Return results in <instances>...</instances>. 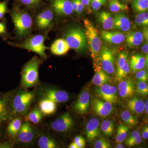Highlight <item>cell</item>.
<instances>
[{
  "label": "cell",
  "instance_id": "25",
  "mask_svg": "<svg viewBox=\"0 0 148 148\" xmlns=\"http://www.w3.org/2000/svg\"><path fill=\"white\" fill-rule=\"evenodd\" d=\"M107 73L100 66H96L95 75L92 79L93 84L97 86H100L109 82L110 80V79Z\"/></svg>",
  "mask_w": 148,
  "mask_h": 148
},
{
  "label": "cell",
  "instance_id": "13",
  "mask_svg": "<svg viewBox=\"0 0 148 148\" xmlns=\"http://www.w3.org/2000/svg\"><path fill=\"white\" fill-rule=\"evenodd\" d=\"M85 133L88 140L93 141L101 134L100 121L96 118H92L88 122L86 125Z\"/></svg>",
  "mask_w": 148,
  "mask_h": 148
},
{
  "label": "cell",
  "instance_id": "41",
  "mask_svg": "<svg viewBox=\"0 0 148 148\" xmlns=\"http://www.w3.org/2000/svg\"><path fill=\"white\" fill-rule=\"evenodd\" d=\"M128 53L126 51H122L119 53L118 58L117 69H121L127 62Z\"/></svg>",
  "mask_w": 148,
  "mask_h": 148
},
{
  "label": "cell",
  "instance_id": "49",
  "mask_svg": "<svg viewBox=\"0 0 148 148\" xmlns=\"http://www.w3.org/2000/svg\"><path fill=\"white\" fill-rule=\"evenodd\" d=\"M7 34L6 27L4 21H0V36H3Z\"/></svg>",
  "mask_w": 148,
  "mask_h": 148
},
{
  "label": "cell",
  "instance_id": "59",
  "mask_svg": "<svg viewBox=\"0 0 148 148\" xmlns=\"http://www.w3.org/2000/svg\"><path fill=\"white\" fill-rule=\"evenodd\" d=\"M118 145L116 146V148H124L125 147L123 145L120 144H118Z\"/></svg>",
  "mask_w": 148,
  "mask_h": 148
},
{
  "label": "cell",
  "instance_id": "7",
  "mask_svg": "<svg viewBox=\"0 0 148 148\" xmlns=\"http://www.w3.org/2000/svg\"><path fill=\"white\" fill-rule=\"evenodd\" d=\"M98 86L95 89V93L98 97L112 104L117 102V90L115 86L107 83Z\"/></svg>",
  "mask_w": 148,
  "mask_h": 148
},
{
  "label": "cell",
  "instance_id": "6",
  "mask_svg": "<svg viewBox=\"0 0 148 148\" xmlns=\"http://www.w3.org/2000/svg\"><path fill=\"white\" fill-rule=\"evenodd\" d=\"M98 58L103 71L109 74L114 73V57L111 49L106 46L101 48Z\"/></svg>",
  "mask_w": 148,
  "mask_h": 148
},
{
  "label": "cell",
  "instance_id": "43",
  "mask_svg": "<svg viewBox=\"0 0 148 148\" xmlns=\"http://www.w3.org/2000/svg\"><path fill=\"white\" fill-rule=\"evenodd\" d=\"M106 0H91L90 6L93 10H98L106 4Z\"/></svg>",
  "mask_w": 148,
  "mask_h": 148
},
{
  "label": "cell",
  "instance_id": "11",
  "mask_svg": "<svg viewBox=\"0 0 148 148\" xmlns=\"http://www.w3.org/2000/svg\"><path fill=\"white\" fill-rule=\"evenodd\" d=\"M42 98H47L56 103H65L69 101V95L65 90L53 88H45L41 92Z\"/></svg>",
  "mask_w": 148,
  "mask_h": 148
},
{
  "label": "cell",
  "instance_id": "18",
  "mask_svg": "<svg viewBox=\"0 0 148 148\" xmlns=\"http://www.w3.org/2000/svg\"><path fill=\"white\" fill-rule=\"evenodd\" d=\"M101 36L106 42L112 44H120L125 40V36L120 32L103 31Z\"/></svg>",
  "mask_w": 148,
  "mask_h": 148
},
{
  "label": "cell",
  "instance_id": "27",
  "mask_svg": "<svg viewBox=\"0 0 148 148\" xmlns=\"http://www.w3.org/2000/svg\"><path fill=\"white\" fill-rule=\"evenodd\" d=\"M98 19L105 30L113 29L114 18L110 12L106 11L101 12L98 14Z\"/></svg>",
  "mask_w": 148,
  "mask_h": 148
},
{
  "label": "cell",
  "instance_id": "20",
  "mask_svg": "<svg viewBox=\"0 0 148 148\" xmlns=\"http://www.w3.org/2000/svg\"><path fill=\"white\" fill-rule=\"evenodd\" d=\"M126 45L130 48L140 45L144 40V37L142 32H129L125 36Z\"/></svg>",
  "mask_w": 148,
  "mask_h": 148
},
{
  "label": "cell",
  "instance_id": "2",
  "mask_svg": "<svg viewBox=\"0 0 148 148\" xmlns=\"http://www.w3.org/2000/svg\"><path fill=\"white\" fill-rule=\"evenodd\" d=\"M64 39L69 47L77 52L84 51L87 47L85 30L79 27H73L69 29L65 34Z\"/></svg>",
  "mask_w": 148,
  "mask_h": 148
},
{
  "label": "cell",
  "instance_id": "51",
  "mask_svg": "<svg viewBox=\"0 0 148 148\" xmlns=\"http://www.w3.org/2000/svg\"><path fill=\"white\" fill-rule=\"evenodd\" d=\"M12 147V144L9 141H1L0 142V148H10Z\"/></svg>",
  "mask_w": 148,
  "mask_h": 148
},
{
  "label": "cell",
  "instance_id": "54",
  "mask_svg": "<svg viewBox=\"0 0 148 148\" xmlns=\"http://www.w3.org/2000/svg\"><path fill=\"white\" fill-rule=\"evenodd\" d=\"M143 37L148 42V29L147 27H144L143 33Z\"/></svg>",
  "mask_w": 148,
  "mask_h": 148
},
{
  "label": "cell",
  "instance_id": "14",
  "mask_svg": "<svg viewBox=\"0 0 148 148\" xmlns=\"http://www.w3.org/2000/svg\"><path fill=\"white\" fill-rule=\"evenodd\" d=\"M16 136L18 142L23 144H29L34 140L35 134L32 126L27 122L22 123Z\"/></svg>",
  "mask_w": 148,
  "mask_h": 148
},
{
  "label": "cell",
  "instance_id": "48",
  "mask_svg": "<svg viewBox=\"0 0 148 148\" xmlns=\"http://www.w3.org/2000/svg\"><path fill=\"white\" fill-rule=\"evenodd\" d=\"M142 138L140 135H138V137H137L134 140H132V142H130V143L127 145V146L128 147H133L138 145H140L142 143Z\"/></svg>",
  "mask_w": 148,
  "mask_h": 148
},
{
  "label": "cell",
  "instance_id": "53",
  "mask_svg": "<svg viewBox=\"0 0 148 148\" xmlns=\"http://www.w3.org/2000/svg\"><path fill=\"white\" fill-rule=\"evenodd\" d=\"M142 136L143 138L146 140L148 139V127L147 125H145L143 128L142 132Z\"/></svg>",
  "mask_w": 148,
  "mask_h": 148
},
{
  "label": "cell",
  "instance_id": "57",
  "mask_svg": "<svg viewBox=\"0 0 148 148\" xmlns=\"http://www.w3.org/2000/svg\"><path fill=\"white\" fill-rule=\"evenodd\" d=\"M145 111L146 114H148V100H146L145 103Z\"/></svg>",
  "mask_w": 148,
  "mask_h": 148
},
{
  "label": "cell",
  "instance_id": "44",
  "mask_svg": "<svg viewBox=\"0 0 148 148\" xmlns=\"http://www.w3.org/2000/svg\"><path fill=\"white\" fill-rule=\"evenodd\" d=\"M73 142L75 143L78 148H84L85 146V140L82 136H77L75 137Z\"/></svg>",
  "mask_w": 148,
  "mask_h": 148
},
{
  "label": "cell",
  "instance_id": "3",
  "mask_svg": "<svg viewBox=\"0 0 148 148\" xmlns=\"http://www.w3.org/2000/svg\"><path fill=\"white\" fill-rule=\"evenodd\" d=\"M84 23L88 47L92 58L96 59L98 58L101 48V41L98 36V30L88 18L84 20Z\"/></svg>",
  "mask_w": 148,
  "mask_h": 148
},
{
  "label": "cell",
  "instance_id": "10",
  "mask_svg": "<svg viewBox=\"0 0 148 148\" xmlns=\"http://www.w3.org/2000/svg\"><path fill=\"white\" fill-rule=\"evenodd\" d=\"M10 93L2 94L0 96V126L11 119L12 112L11 110L10 102Z\"/></svg>",
  "mask_w": 148,
  "mask_h": 148
},
{
  "label": "cell",
  "instance_id": "55",
  "mask_svg": "<svg viewBox=\"0 0 148 148\" xmlns=\"http://www.w3.org/2000/svg\"><path fill=\"white\" fill-rule=\"evenodd\" d=\"M77 1L78 0H72V1H71L72 7H73V10L76 12H77Z\"/></svg>",
  "mask_w": 148,
  "mask_h": 148
},
{
  "label": "cell",
  "instance_id": "46",
  "mask_svg": "<svg viewBox=\"0 0 148 148\" xmlns=\"http://www.w3.org/2000/svg\"><path fill=\"white\" fill-rule=\"evenodd\" d=\"M139 135H140V133L138 130H135L132 131L128 136V138L127 139L126 138V140H125V144L126 146H127L128 144H129L130 142H132V140L137 138Z\"/></svg>",
  "mask_w": 148,
  "mask_h": 148
},
{
  "label": "cell",
  "instance_id": "35",
  "mask_svg": "<svg viewBox=\"0 0 148 148\" xmlns=\"http://www.w3.org/2000/svg\"><path fill=\"white\" fill-rule=\"evenodd\" d=\"M42 119V114L39 109L36 108L30 112L26 117L27 121L31 122L32 123L37 124L40 122Z\"/></svg>",
  "mask_w": 148,
  "mask_h": 148
},
{
  "label": "cell",
  "instance_id": "50",
  "mask_svg": "<svg viewBox=\"0 0 148 148\" xmlns=\"http://www.w3.org/2000/svg\"><path fill=\"white\" fill-rule=\"evenodd\" d=\"M81 1L84 6V8H85L86 10L88 12H91L90 8L91 0H81Z\"/></svg>",
  "mask_w": 148,
  "mask_h": 148
},
{
  "label": "cell",
  "instance_id": "38",
  "mask_svg": "<svg viewBox=\"0 0 148 148\" xmlns=\"http://www.w3.org/2000/svg\"><path fill=\"white\" fill-rule=\"evenodd\" d=\"M33 100H29L20 104L12 112V113H14L16 115L23 114L25 113L29 109V106L31 105Z\"/></svg>",
  "mask_w": 148,
  "mask_h": 148
},
{
  "label": "cell",
  "instance_id": "19",
  "mask_svg": "<svg viewBox=\"0 0 148 148\" xmlns=\"http://www.w3.org/2000/svg\"><path fill=\"white\" fill-rule=\"evenodd\" d=\"M34 97V93L27 91H23L16 94L14 98L10 99V105L11 112L20 104L29 100H33Z\"/></svg>",
  "mask_w": 148,
  "mask_h": 148
},
{
  "label": "cell",
  "instance_id": "26",
  "mask_svg": "<svg viewBox=\"0 0 148 148\" xmlns=\"http://www.w3.org/2000/svg\"><path fill=\"white\" fill-rule=\"evenodd\" d=\"M130 69L132 72H136L145 68V58L141 54H137L132 56L129 63Z\"/></svg>",
  "mask_w": 148,
  "mask_h": 148
},
{
  "label": "cell",
  "instance_id": "15",
  "mask_svg": "<svg viewBox=\"0 0 148 148\" xmlns=\"http://www.w3.org/2000/svg\"><path fill=\"white\" fill-rule=\"evenodd\" d=\"M52 5L55 12L59 15H69L73 11L70 0H53Z\"/></svg>",
  "mask_w": 148,
  "mask_h": 148
},
{
  "label": "cell",
  "instance_id": "36",
  "mask_svg": "<svg viewBox=\"0 0 148 148\" xmlns=\"http://www.w3.org/2000/svg\"><path fill=\"white\" fill-rule=\"evenodd\" d=\"M135 22L137 25L142 27H147L148 13L147 12L139 13L135 16Z\"/></svg>",
  "mask_w": 148,
  "mask_h": 148
},
{
  "label": "cell",
  "instance_id": "16",
  "mask_svg": "<svg viewBox=\"0 0 148 148\" xmlns=\"http://www.w3.org/2000/svg\"><path fill=\"white\" fill-rule=\"evenodd\" d=\"M135 90L134 82L130 79L122 80L118 86L119 94L123 98H132Z\"/></svg>",
  "mask_w": 148,
  "mask_h": 148
},
{
  "label": "cell",
  "instance_id": "52",
  "mask_svg": "<svg viewBox=\"0 0 148 148\" xmlns=\"http://www.w3.org/2000/svg\"><path fill=\"white\" fill-rule=\"evenodd\" d=\"M84 6L83 5L81 1V0H78L77 5V13L81 14L83 11Z\"/></svg>",
  "mask_w": 148,
  "mask_h": 148
},
{
  "label": "cell",
  "instance_id": "40",
  "mask_svg": "<svg viewBox=\"0 0 148 148\" xmlns=\"http://www.w3.org/2000/svg\"><path fill=\"white\" fill-rule=\"evenodd\" d=\"M95 148H110L112 147L110 143L105 138H100L96 140L94 144Z\"/></svg>",
  "mask_w": 148,
  "mask_h": 148
},
{
  "label": "cell",
  "instance_id": "8",
  "mask_svg": "<svg viewBox=\"0 0 148 148\" xmlns=\"http://www.w3.org/2000/svg\"><path fill=\"white\" fill-rule=\"evenodd\" d=\"M74 121L69 112L65 113L51 124V127L57 132H68L73 128Z\"/></svg>",
  "mask_w": 148,
  "mask_h": 148
},
{
  "label": "cell",
  "instance_id": "32",
  "mask_svg": "<svg viewBox=\"0 0 148 148\" xmlns=\"http://www.w3.org/2000/svg\"><path fill=\"white\" fill-rule=\"evenodd\" d=\"M38 145L40 148H55L57 147L53 139L45 135L40 137L38 141Z\"/></svg>",
  "mask_w": 148,
  "mask_h": 148
},
{
  "label": "cell",
  "instance_id": "62",
  "mask_svg": "<svg viewBox=\"0 0 148 148\" xmlns=\"http://www.w3.org/2000/svg\"><path fill=\"white\" fill-rule=\"evenodd\" d=\"M2 95V94H1V92H0V96H1Z\"/></svg>",
  "mask_w": 148,
  "mask_h": 148
},
{
  "label": "cell",
  "instance_id": "31",
  "mask_svg": "<svg viewBox=\"0 0 148 148\" xmlns=\"http://www.w3.org/2000/svg\"><path fill=\"white\" fill-rule=\"evenodd\" d=\"M100 128L105 136L111 137L113 135L114 132V122L109 120L104 121L101 123Z\"/></svg>",
  "mask_w": 148,
  "mask_h": 148
},
{
  "label": "cell",
  "instance_id": "12",
  "mask_svg": "<svg viewBox=\"0 0 148 148\" xmlns=\"http://www.w3.org/2000/svg\"><path fill=\"white\" fill-rule=\"evenodd\" d=\"M92 108L96 114L102 118H106L114 111L112 103L100 99H95L92 101Z\"/></svg>",
  "mask_w": 148,
  "mask_h": 148
},
{
  "label": "cell",
  "instance_id": "39",
  "mask_svg": "<svg viewBox=\"0 0 148 148\" xmlns=\"http://www.w3.org/2000/svg\"><path fill=\"white\" fill-rule=\"evenodd\" d=\"M136 91L140 95L145 96L148 94V85L145 82L139 81L136 84Z\"/></svg>",
  "mask_w": 148,
  "mask_h": 148
},
{
  "label": "cell",
  "instance_id": "22",
  "mask_svg": "<svg viewBox=\"0 0 148 148\" xmlns=\"http://www.w3.org/2000/svg\"><path fill=\"white\" fill-rule=\"evenodd\" d=\"M70 48L64 39L60 38L56 40L51 45L50 50L56 55H62L68 52Z\"/></svg>",
  "mask_w": 148,
  "mask_h": 148
},
{
  "label": "cell",
  "instance_id": "23",
  "mask_svg": "<svg viewBox=\"0 0 148 148\" xmlns=\"http://www.w3.org/2000/svg\"><path fill=\"white\" fill-rule=\"evenodd\" d=\"M39 108L41 113L44 115H50L55 112L56 103L47 98H42L39 103Z\"/></svg>",
  "mask_w": 148,
  "mask_h": 148
},
{
  "label": "cell",
  "instance_id": "9",
  "mask_svg": "<svg viewBox=\"0 0 148 148\" xmlns=\"http://www.w3.org/2000/svg\"><path fill=\"white\" fill-rule=\"evenodd\" d=\"M90 104L89 90L86 88L80 93L73 106V109L77 114L83 115L87 113Z\"/></svg>",
  "mask_w": 148,
  "mask_h": 148
},
{
  "label": "cell",
  "instance_id": "4",
  "mask_svg": "<svg viewBox=\"0 0 148 148\" xmlns=\"http://www.w3.org/2000/svg\"><path fill=\"white\" fill-rule=\"evenodd\" d=\"M16 34L18 36L24 37L32 29V19L29 14L23 11H16L11 14Z\"/></svg>",
  "mask_w": 148,
  "mask_h": 148
},
{
  "label": "cell",
  "instance_id": "29",
  "mask_svg": "<svg viewBox=\"0 0 148 148\" xmlns=\"http://www.w3.org/2000/svg\"><path fill=\"white\" fill-rule=\"evenodd\" d=\"M121 117L125 124L130 126H135L138 124V119L130 111L125 110L121 114Z\"/></svg>",
  "mask_w": 148,
  "mask_h": 148
},
{
  "label": "cell",
  "instance_id": "21",
  "mask_svg": "<svg viewBox=\"0 0 148 148\" xmlns=\"http://www.w3.org/2000/svg\"><path fill=\"white\" fill-rule=\"evenodd\" d=\"M53 18V14L51 10H46L40 13L37 16L36 24L41 29H46L50 26Z\"/></svg>",
  "mask_w": 148,
  "mask_h": 148
},
{
  "label": "cell",
  "instance_id": "37",
  "mask_svg": "<svg viewBox=\"0 0 148 148\" xmlns=\"http://www.w3.org/2000/svg\"><path fill=\"white\" fill-rule=\"evenodd\" d=\"M130 72L129 63L127 62L121 69H117L116 78L118 80L121 81Z\"/></svg>",
  "mask_w": 148,
  "mask_h": 148
},
{
  "label": "cell",
  "instance_id": "30",
  "mask_svg": "<svg viewBox=\"0 0 148 148\" xmlns=\"http://www.w3.org/2000/svg\"><path fill=\"white\" fill-rule=\"evenodd\" d=\"M129 127L124 125L120 124L117 127L116 136V142L117 144H120L125 140L127 138Z\"/></svg>",
  "mask_w": 148,
  "mask_h": 148
},
{
  "label": "cell",
  "instance_id": "45",
  "mask_svg": "<svg viewBox=\"0 0 148 148\" xmlns=\"http://www.w3.org/2000/svg\"><path fill=\"white\" fill-rule=\"evenodd\" d=\"M7 12V5L5 1L0 2V20L2 19Z\"/></svg>",
  "mask_w": 148,
  "mask_h": 148
},
{
  "label": "cell",
  "instance_id": "58",
  "mask_svg": "<svg viewBox=\"0 0 148 148\" xmlns=\"http://www.w3.org/2000/svg\"><path fill=\"white\" fill-rule=\"evenodd\" d=\"M69 148H78L75 143L73 142L71 145H69Z\"/></svg>",
  "mask_w": 148,
  "mask_h": 148
},
{
  "label": "cell",
  "instance_id": "56",
  "mask_svg": "<svg viewBox=\"0 0 148 148\" xmlns=\"http://www.w3.org/2000/svg\"><path fill=\"white\" fill-rule=\"evenodd\" d=\"M142 51L144 52V53H145L146 54H148V43H146L145 45L143 46L142 47Z\"/></svg>",
  "mask_w": 148,
  "mask_h": 148
},
{
  "label": "cell",
  "instance_id": "33",
  "mask_svg": "<svg viewBox=\"0 0 148 148\" xmlns=\"http://www.w3.org/2000/svg\"><path fill=\"white\" fill-rule=\"evenodd\" d=\"M109 8L111 12L118 13L127 10L129 9L128 6L123 4L118 0H113L109 3Z\"/></svg>",
  "mask_w": 148,
  "mask_h": 148
},
{
  "label": "cell",
  "instance_id": "34",
  "mask_svg": "<svg viewBox=\"0 0 148 148\" xmlns=\"http://www.w3.org/2000/svg\"><path fill=\"white\" fill-rule=\"evenodd\" d=\"M132 8L138 13L147 12L148 0H134L132 3Z\"/></svg>",
  "mask_w": 148,
  "mask_h": 148
},
{
  "label": "cell",
  "instance_id": "24",
  "mask_svg": "<svg viewBox=\"0 0 148 148\" xmlns=\"http://www.w3.org/2000/svg\"><path fill=\"white\" fill-rule=\"evenodd\" d=\"M127 108L132 113L140 114L145 110V103L140 98L134 97L127 102Z\"/></svg>",
  "mask_w": 148,
  "mask_h": 148
},
{
  "label": "cell",
  "instance_id": "61",
  "mask_svg": "<svg viewBox=\"0 0 148 148\" xmlns=\"http://www.w3.org/2000/svg\"><path fill=\"white\" fill-rule=\"evenodd\" d=\"M124 1H131V0H124Z\"/></svg>",
  "mask_w": 148,
  "mask_h": 148
},
{
  "label": "cell",
  "instance_id": "47",
  "mask_svg": "<svg viewBox=\"0 0 148 148\" xmlns=\"http://www.w3.org/2000/svg\"><path fill=\"white\" fill-rule=\"evenodd\" d=\"M41 0H20L21 2L29 7H34L40 3Z\"/></svg>",
  "mask_w": 148,
  "mask_h": 148
},
{
  "label": "cell",
  "instance_id": "28",
  "mask_svg": "<svg viewBox=\"0 0 148 148\" xmlns=\"http://www.w3.org/2000/svg\"><path fill=\"white\" fill-rule=\"evenodd\" d=\"M22 124V120L19 118H16L12 120L8 125L6 129L7 134L12 137L16 136L21 128Z\"/></svg>",
  "mask_w": 148,
  "mask_h": 148
},
{
  "label": "cell",
  "instance_id": "1",
  "mask_svg": "<svg viewBox=\"0 0 148 148\" xmlns=\"http://www.w3.org/2000/svg\"><path fill=\"white\" fill-rule=\"evenodd\" d=\"M40 60L37 56L33 57L25 64L21 73V84L25 88H30L39 82V68Z\"/></svg>",
  "mask_w": 148,
  "mask_h": 148
},
{
  "label": "cell",
  "instance_id": "17",
  "mask_svg": "<svg viewBox=\"0 0 148 148\" xmlns=\"http://www.w3.org/2000/svg\"><path fill=\"white\" fill-rule=\"evenodd\" d=\"M131 28V23L127 15L123 12L118 13L114 17L113 29L123 32H128Z\"/></svg>",
  "mask_w": 148,
  "mask_h": 148
},
{
  "label": "cell",
  "instance_id": "60",
  "mask_svg": "<svg viewBox=\"0 0 148 148\" xmlns=\"http://www.w3.org/2000/svg\"><path fill=\"white\" fill-rule=\"evenodd\" d=\"M1 126H0V127ZM3 138V134L2 132L1 131V129H0V142L1 141H2V140Z\"/></svg>",
  "mask_w": 148,
  "mask_h": 148
},
{
  "label": "cell",
  "instance_id": "42",
  "mask_svg": "<svg viewBox=\"0 0 148 148\" xmlns=\"http://www.w3.org/2000/svg\"><path fill=\"white\" fill-rule=\"evenodd\" d=\"M136 78L139 81L147 82L148 80V75L147 71L146 70H141L138 71L135 74Z\"/></svg>",
  "mask_w": 148,
  "mask_h": 148
},
{
  "label": "cell",
  "instance_id": "5",
  "mask_svg": "<svg viewBox=\"0 0 148 148\" xmlns=\"http://www.w3.org/2000/svg\"><path fill=\"white\" fill-rule=\"evenodd\" d=\"M45 37L41 35L33 36L24 42L15 46L33 51L44 58H47L45 51L48 49L45 45Z\"/></svg>",
  "mask_w": 148,
  "mask_h": 148
}]
</instances>
